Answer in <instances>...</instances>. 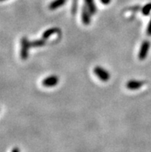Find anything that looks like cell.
<instances>
[{"label": "cell", "mask_w": 151, "mask_h": 152, "mask_svg": "<svg viewBox=\"0 0 151 152\" xmlns=\"http://www.w3.org/2000/svg\"><path fill=\"white\" fill-rule=\"evenodd\" d=\"M60 32V29L59 28H56V27H53V28H50V29H46L45 31L43 34H42V38L45 39H47L48 38H50V37H51L52 35L55 34V33H58Z\"/></svg>", "instance_id": "52a82bcc"}, {"label": "cell", "mask_w": 151, "mask_h": 152, "mask_svg": "<svg viewBox=\"0 0 151 152\" xmlns=\"http://www.w3.org/2000/svg\"><path fill=\"white\" fill-rule=\"evenodd\" d=\"M90 12L89 11L87 6H83L82 9V22L84 25H89L90 23Z\"/></svg>", "instance_id": "8992f818"}, {"label": "cell", "mask_w": 151, "mask_h": 152, "mask_svg": "<svg viewBox=\"0 0 151 152\" xmlns=\"http://www.w3.org/2000/svg\"><path fill=\"white\" fill-rule=\"evenodd\" d=\"M93 72L95 73V75L99 78L100 80H101L103 82H107L109 80L110 78V74L107 69H105L104 68L101 67V66H95L93 69Z\"/></svg>", "instance_id": "7a4b0ae2"}, {"label": "cell", "mask_w": 151, "mask_h": 152, "mask_svg": "<svg viewBox=\"0 0 151 152\" xmlns=\"http://www.w3.org/2000/svg\"><path fill=\"white\" fill-rule=\"evenodd\" d=\"M29 47H31L30 42L28 40L26 37H23L21 39V51H20V56L22 60H27L29 56Z\"/></svg>", "instance_id": "6da1fadb"}, {"label": "cell", "mask_w": 151, "mask_h": 152, "mask_svg": "<svg viewBox=\"0 0 151 152\" xmlns=\"http://www.w3.org/2000/svg\"><path fill=\"white\" fill-rule=\"evenodd\" d=\"M151 12V2L146 4L144 7L142 8V13L144 15H149Z\"/></svg>", "instance_id": "8fae6325"}, {"label": "cell", "mask_w": 151, "mask_h": 152, "mask_svg": "<svg viewBox=\"0 0 151 152\" xmlns=\"http://www.w3.org/2000/svg\"><path fill=\"white\" fill-rule=\"evenodd\" d=\"M46 45V39H36L32 42H30L31 47H41Z\"/></svg>", "instance_id": "30bf717a"}, {"label": "cell", "mask_w": 151, "mask_h": 152, "mask_svg": "<svg viewBox=\"0 0 151 152\" xmlns=\"http://www.w3.org/2000/svg\"><path fill=\"white\" fill-rule=\"evenodd\" d=\"M85 2L86 4V6L88 8L89 11L90 12V13L92 15H94V14L96 12V5L94 3L93 0H85Z\"/></svg>", "instance_id": "9c48e42d"}, {"label": "cell", "mask_w": 151, "mask_h": 152, "mask_svg": "<svg viewBox=\"0 0 151 152\" xmlns=\"http://www.w3.org/2000/svg\"><path fill=\"white\" fill-rule=\"evenodd\" d=\"M147 34L148 36H151V19L150 21L149 24H148L147 29Z\"/></svg>", "instance_id": "7c38bea8"}, {"label": "cell", "mask_w": 151, "mask_h": 152, "mask_svg": "<svg viewBox=\"0 0 151 152\" xmlns=\"http://www.w3.org/2000/svg\"><path fill=\"white\" fill-rule=\"evenodd\" d=\"M59 83V77L57 76L52 75L50 77H46L44 80H42V84L46 87H52L57 85Z\"/></svg>", "instance_id": "277c9868"}, {"label": "cell", "mask_w": 151, "mask_h": 152, "mask_svg": "<svg viewBox=\"0 0 151 152\" xmlns=\"http://www.w3.org/2000/svg\"><path fill=\"white\" fill-rule=\"evenodd\" d=\"M66 0H54L49 5V9L50 10H55L60 6H63L66 3Z\"/></svg>", "instance_id": "ba28073f"}, {"label": "cell", "mask_w": 151, "mask_h": 152, "mask_svg": "<svg viewBox=\"0 0 151 152\" xmlns=\"http://www.w3.org/2000/svg\"><path fill=\"white\" fill-rule=\"evenodd\" d=\"M150 48V42L148 40H145L142 42L141 46H140V51L138 53V58L140 60H145L147 54L149 53V50Z\"/></svg>", "instance_id": "3957f363"}, {"label": "cell", "mask_w": 151, "mask_h": 152, "mask_svg": "<svg viewBox=\"0 0 151 152\" xmlns=\"http://www.w3.org/2000/svg\"><path fill=\"white\" fill-rule=\"evenodd\" d=\"M144 84H145V82H144V81L130 80L126 83V87L128 90L135 91V90H138V89L141 88Z\"/></svg>", "instance_id": "5b68a950"}, {"label": "cell", "mask_w": 151, "mask_h": 152, "mask_svg": "<svg viewBox=\"0 0 151 152\" xmlns=\"http://www.w3.org/2000/svg\"><path fill=\"white\" fill-rule=\"evenodd\" d=\"M1 1H5V0H1Z\"/></svg>", "instance_id": "9a60e30c"}, {"label": "cell", "mask_w": 151, "mask_h": 152, "mask_svg": "<svg viewBox=\"0 0 151 152\" xmlns=\"http://www.w3.org/2000/svg\"><path fill=\"white\" fill-rule=\"evenodd\" d=\"M100 2L103 4V5H108L110 3L111 0H100Z\"/></svg>", "instance_id": "4fadbf2b"}, {"label": "cell", "mask_w": 151, "mask_h": 152, "mask_svg": "<svg viewBox=\"0 0 151 152\" xmlns=\"http://www.w3.org/2000/svg\"><path fill=\"white\" fill-rule=\"evenodd\" d=\"M11 152H20V151H19V149L18 148H15L12 150Z\"/></svg>", "instance_id": "5bb4252c"}]
</instances>
